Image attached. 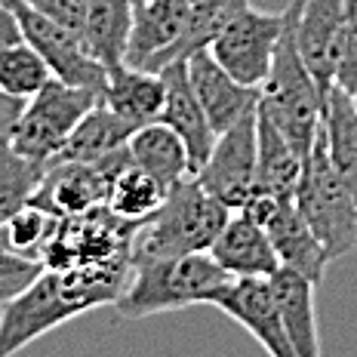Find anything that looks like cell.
I'll return each mask as SVG.
<instances>
[{
	"instance_id": "cell-3",
	"label": "cell",
	"mask_w": 357,
	"mask_h": 357,
	"mask_svg": "<svg viewBox=\"0 0 357 357\" xmlns=\"http://www.w3.org/2000/svg\"><path fill=\"white\" fill-rule=\"evenodd\" d=\"M284 34H280L278 53H274L271 71L259 86V111L287 136L296 154L305 160L321 132V114L326 102V89L314 80L305 59L296 47L293 16L284 10Z\"/></svg>"
},
{
	"instance_id": "cell-2",
	"label": "cell",
	"mask_w": 357,
	"mask_h": 357,
	"mask_svg": "<svg viewBox=\"0 0 357 357\" xmlns=\"http://www.w3.org/2000/svg\"><path fill=\"white\" fill-rule=\"evenodd\" d=\"M228 210L219 197H213L197 176H185L169 185L167 200L148 219L139 222L132 237V259H167L185 252H206L225 228Z\"/></svg>"
},
{
	"instance_id": "cell-25",
	"label": "cell",
	"mask_w": 357,
	"mask_h": 357,
	"mask_svg": "<svg viewBox=\"0 0 357 357\" xmlns=\"http://www.w3.org/2000/svg\"><path fill=\"white\" fill-rule=\"evenodd\" d=\"M136 132L126 117H121L117 111H111L105 102H99L96 108L86 111V117L74 126V132L68 136V142L62 145V151L53 160H84L96 163L105 154L117 151V148L130 145V136ZM50 160V163H53Z\"/></svg>"
},
{
	"instance_id": "cell-35",
	"label": "cell",
	"mask_w": 357,
	"mask_h": 357,
	"mask_svg": "<svg viewBox=\"0 0 357 357\" xmlns=\"http://www.w3.org/2000/svg\"><path fill=\"white\" fill-rule=\"evenodd\" d=\"M351 99H354V105H357V89H354V93H351Z\"/></svg>"
},
{
	"instance_id": "cell-1",
	"label": "cell",
	"mask_w": 357,
	"mask_h": 357,
	"mask_svg": "<svg viewBox=\"0 0 357 357\" xmlns=\"http://www.w3.org/2000/svg\"><path fill=\"white\" fill-rule=\"evenodd\" d=\"M228 280L231 274L210 256V250L167 259H132L130 284L114 308L123 321H142L163 311L210 305Z\"/></svg>"
},
{
	"instance_id": "cell-10",
	"label": "cell",
	"mask_w": 357,
	"mask_h": 357,
	"mask_svg": "<svg viewBox=\"0 0 357 357\" xmlns=\"http://www.w3.org/2000/svg\"><path fill=\"white\" fill-rule=\"evenodd\" d=\"M191 25L188 0H142L136 3L126 43V65L142 71H163L173 62L188 59L185 34Z\"/></svg>"
},
{
	"instance_id": "cell-29",
	"label": "cell",
	"mask_w": 357,
	"mask_h": 357,
	"mask_svg": "<svg viewBox=\"0 0 357 357\" xmlns=\"http://www.w3.org/2000/svg\"><path fill=\"white\" fill-rule=\"evenodd\" d=\"M50 77H53L50 65L43 62L40 53L28 40H22L10 50H0V89L3 93L31 99L34 93H40Z\"/></svg>"
},
{
	"instance_id": "cell-33",
	"label": "cell",
	"mask_w": 357,
	"mask_h": 357,
	"mask_svg": "<svg viewBox=\"0 0 357 357\" xmlns=\"http://www.w3.org/2000/svg\"><path fill=\"white\" fill-rule=\"evenodd\" d=\"M22 40H25V34H22L16 10L10 6V0H0V50H10Z\"/></svg>"
},
{
	"instance_id": "cell-8",
	"label": "cell",
	"mask_w": 357,
	"mask_h": 357,
	"mask_svg": "<svg viewBox=\"0 0 357 357\" xmlns=\"http://www.w3.org/2000/svg\"><path fill=\"white\" fill-rule=\"evenodd\" d=\"M139 222L121 219L108 204L59 219V228L43 250L47 268H74L89 262H105L117 256H132V237Z\"/></svg>"
},
{
	"instance_id": "cell-18",
	"label": "cell",
	"mask_w": 357,
	"mask_h": 357,
	"mask_svg": "<svg viewBox=\"0 0 357 357\" xmlns=\"http://www.w3.org/2000/svg\"><path fill=\"white\" fill-rule=\"evenodd\" d=\"M268 237H271L274 250H278V259L284 268H293V271L311 278L317 287L324 284L326 265L333 262L326 247L321 243V237L314 234V228L308 225V219L302 215V210L293 200H280V206L274 210V215L265 222Z\"/></svg>"
},
{
	"instance_id": "cell-14",
	"label": "cell",
	"mask_w": 357,
	"mask_h": 357,
	"mask_svg": "<svg viewBox=\"0 0 357 357\" xmlns=\"http://www.w3.org/2000/svg\"><path fill=\"white\" fill-rule=\"evenodd\" d=\"M185 65H188L191 86H195L200 105H204L215 132H225L228 126H234L247 114L259 111V96H262L259 86H247L237 77H231L213 59L210 50H195L185 59Z\"/></svg>"
},
{
	"instance_id": "cell-4",
	"label": "cell",
	"mask_w": 357,
	"mask_h": 357,
	"mask_svg": "<svg viewBox=\"0 0 357 357\" xmlns=\"http://www.w3.org/2000/svg\"><path fill=\"white\" fill-rule=\"evenodd\" d=\"M296 206L321 237V243L330 252V259H345L357 243V204L351 191L345 188L342 176L333 167L326 154L324 130L317 132L308 158L302 167L299 188H296Z\"/></svg>"
},
{
	"instance_id": "cell-6",
	"label": "cell",
	"mask_w": 357,
	"mask_h": 357,
	"mask_svg": "<svg viewBox=\"0 0 357 357\" xmlns=\"http://www.w3.org/2000/svg\"><path fill=\"white\" fill-rule=\"evenodd\" d=\"M0 308H3L0 311V357L16 354L34 339L47 336L50 330L74 321L77 314H86L84 305L65 287L62 271L56 268H43L19 296H13Z\"/></svg>"
},
{
	"instance_id": "cell-34",
	"label": "cell",
	"mask_w": 357,
	"mask_h": 357,
	"mask_svg": "<svg viewBox=\"0 0 357 357\" xmlns=\"http://www.w3.org/2000/svg\"><path fill=\"white\" fill-rule=\"evenodd\" d=\"M25 102L28 99H19V96L0 89V139H6L13 132V126H16L22 111H25Z\"/></svg>"
},
{
	"instance_id": "cell-20",
	"label": "cell",
	"mask_w": 357,
	"mask_h": 357,
	"mask_svg": "<svg viewBox=\"0 0 357 357\" xmlns=\"http://www.w3.org/2000/svg\"><path fill=\"white\" fill-rule=\"evenodd\" d=\"M163 99H167V84L163 74L158 71H142L132 65H117L108 71V84L102 93V102L117 111L121 117H126L132 126H145L160 121Z\"/></svg>"
},
{
	"instance_id": "cell-5",
	"label": "cell",
	"mask_w": 357,
	"mask_h": 357,
	"mask_svg": "<svg viewBox=\"0 0 357 357\" xmlns=\"http://www.w3.org/2000/svg\"><path fill=\"white\" fill-rule=\"evenodd\" d=\"M102 96L86 86H71L59 77H50L40 93H34L25 102V111L13 126L10 145L28 160H37L50 167V160L62 151L74 126L86 117L89 108H96Z\"/></svg>"
},
{
	"instance_id": "cell-24",
	"label": "cell",
	"mask_w": 357,
	"mask_h": 357,
	"mask_svg": "<svg viewBox=\"0 0 357 357\" xmlns=\"http://www.w3.org/2000/svg\"><path fill=\"white\" fill-rule=\"evenodd\" d=\"M130 158L136 167L148 169L154 178H160L163 185H176L178 178L191 176V158H188V148H185L182 136L167 126L163 121L145 123L139 126L136 132L130 136Z\"/></svg>"
},
{
	"instance_id": "cell-19",
	"label": "cell",
	"mask_w": 357,
	"mask_h": 357,
	"mask_svg": "<svg viewBox=\"0 0 357 357\" xmlns=\"http://www.w3.org/2000/svg\"><path fill=\"white\" fill-rule=\"evenodd\" d=\"M268 280H271L274 299H278V308H280V321H284L293 354L296 357H321V333H317V308H314L317 284L284 265Z\"/></svg>"
},
{
	"instance_id": "cell-23",
	"label": "cell",
	"mask_w": 357,
	"mask_h": 357,
	"mask_svg": "<svg viewBox=\"0 0 357 357\" xmlns=\"http://www.w3.org/2000/svg\"><path fill=\"white\" fill-rule=\"evenodd\" d=\"M132 13H136V0H89L80 37L108 71L123 65L126 59Z\"/></svg>"
},
{
	"instance_id": "cell-30",
	"label": "cell",
	"mask_w": 357,
	"mask_h": 357,
	"mask_svg": "<svg viewBox=\"0 0 357 357\" xmlns=\"http://www.w3.org/2000/svg\"><path fill=\"white\" fill-rule=\"evenodd\" d=\"M191 3V25L185 34V53H195V50H206L210 40L219 34V28L225 25V19L234 10H241L250 0H188Z\"/></svg>"
},
{
	"instance_id": "cell-21",
	"label": "cell",
	"mask_w": 357,
	"mask_h": 357,
	"mask_svg": "<svg viewBox=\"0 0 357 357\" xmlns=\"http://www.w3.org/2000/svg\"><path fill=\"white\" fill-rule=\"evenodd\" d=\"M302 167L305 160L287 142V136L259 111L256 114V191H265V195H274L280 200L296 197Z\"/></svg>"
},
{
	"instance_id": "cell-9",
	"label": "cell",
	"mask_w": 357,
	"mask_h": 357,
	"mask_svg": "<svg viewBox=\"0 0 357 357\" xmlns=\"http://www.w3.org/2000/svg\"><path fill=\"white\" fill-rule=\"evenodd\" d=\"M10 6L16 10L25 40L31 43L37 53H40L43 62L50 65L53 77L65 80V84H71V86L96 89L99 96L105 93L108 68L86 50L84 37L77 31H71V28L59 25V22H53L50 16H43V13H37L25 0H10Z\"/></svg>"
},
{
	"instance_id": "cell-27",
	"label": "cell",
	"mask_w": 357,
	"mask_h": 357,
	"mask_svg": "<svg viewBox=\"0 0 357 357\" xmlns=\"http://www.w3.org/2000/svg\"><path fill=\"white\" fill-rule=\"evenodd\" d=\"M43 173V163L28 160L10 145V139H0V225L31 200Z\"/></svg>"
},
{
	"instance_id": "cell-26",
	"label": "cell",
	"mask_w": 357,
	"mask_h": 357,
	"mask_svg": "<svg viewBox=\"0 0 357 357\" xmlns=\"http://www.w3.org/2000/svg\"><path fill=\"white\" fill-rule=\"evenodd\" d=\"M167 191L169 188L160 178H154L148 169L130 163V167L111 182L108 206L126 222H142L167 200Z\"/></svg>"
},
{
	"instance_id": "cell-31",
	"label": "cell",
	"mask_w": 357,
	"mask_h": 357,
	"mask_svg": "<svg viewBox=\"0 0 357 357\" xmlns=\"http://www.w3.org/2000/svg\"><path fill=\"white\" fill-rule=\"evenodd\" d=\"M43 268L47 265H43L40 259L22 256V252L13 250L10 243L3 241V234H0V305H6L13 296H19Z\"/></svg>"
},
{
	"instance_id": "cell-15",
	"label": "cell",
	"mask_w": 357,
	"mask_h": 357,
	"mask_svg": "<svg viewBox=\"0 0 357 357\" xmlns=\"http://www.w3.org/2000/svg\"><path fill=\"white\" fill-rule=\"evenodd\" d=\"M111 182L99 163L84 160H53L31 195V204L50 210L59 219L108 204Z\"/></svg>"
},
{
	"instance_id": "cell-7",
	"label": "cell",
	"mask_w": 357,
	"mask_h": 357,
	"mask_svg": "<svg viewBox=\"0 0 357 357\" xmlns=\"http://www.w3.org/2000/svg\"><path fill=\"white\" fill-rule=\"evenodd\" d=\"M284 10L268 13L243 3L225 19L219 34L210 40V53L231 77L247 86H262L271 71L274 53H278L280 34H284Z\"/></svg>"
},
{
	"instance_id": "cell-36",
	"label": "cell",
	"mask_w": 357,
	"mask_h": 357,
	"mask_svg": "<svg viewBox=\"0 0 357 357\" xmlns=\"http://www.w3.org/2000/svg\"><path fill=\"white\" fill-rule=\"evenodd\" d=\"M136 3H142V0H136Z\"/></svg>"
},
{
	"instance_id": "cell-22",
	"label": "cell",
	"mask_w": 357,
	"mask_h": 357,
	"mask_svg": "<svg viewBox=\"0 0 357 357\" xmlns=\"http://www.w3.org/2000/svg\"><path fill=\"white\" fill-rule=\"evenodd\" d=\"M321 130L326 139V154L357 204V105L351 93L336 84L326 89Z\"/></svg>"
},
{
	"instance_id": "cell-32",
	"label": "cell",
	"mask_w": 357,
	"mask_h": 357,
	"mask_svg": "<svg viewBox=\"0 0 357 357\" xmlns=\"http://www.w3.org/2000/svg\"><path fill=\"white\" fill-rule=\"evenodd\" d=\"M25 3H31L37 13H43V16H50L53 22L71 28L77 34L84 28V19L89 10V0H25Z\"/></svg>"
},
{
	"instance_id": "cell-16",
	"label": "cell",
	"mask_w": 357,
	"mask_h": 357,
	"mask_svg": "<svg viewBox=\"0 0 357 357\" xmlns=\"http://www.w3.org/2000/svg\"><path fill=\"white\" fill-rule=\"evenodd\" d=\"M160 74H163V84H167V99H163L160 121L167 126H173L178 136H182L185 148H188V158H191V173H197L204 167V160L210 158L219 132L213 130L210 117H206L195 86H191L185 59L182 62H173Z\"/></svg>"
},
{
	"instance_id": "cell-28",
	"label": "cell",
	"mask_w": 357,
	"mask_h": 357,
	"mask_svg": "<svg viewBox=\"0 0 357 357\" xmlns=\"http://www.w3.org/2000/svg\"><path fill=\"white\" fill-rule=\"evenodd\" d=\"M56 228H59V215H53L50 210H43V206L28 200L22 210H16L0 225V234H3V241L16 252L43 262V250L50 247Z\"/></svg>"
},
{
	"instance_id": "cell-12",
	"label": "cell",
	"mask_w": 357,
	"mask_h": 357,
	"mask_svg": "<svg viewBox=\"0 0 357 357\" xmlns=\"http://www.w3.org/2000/svg\"><path fill=\"white\" fill-rule=\"evenodd\" d=\"M357 0H289L296 47L324 89L333 86L336 59L342 50V34L348 25V13Z\"/></svg>"
},
{
	"instance_id": "cell-13",
	"label": "cell",
	"mask_w": 357,
	"mask_h": 357,
	"mask_svg": "<svg viewBox=\"0 0 357 357\" xmlns=\"http://www.w3.org/2000/svg\"><path fill=\"white\" fill-rule=\"evenodd\" d=\"M210 305L241 324L271 357H296L268 278H231Z\"/></svg>"
},
{
	"instance_id": "cell-11",
	"label": "cell",
	"mask_w": 357,
	"mask_h": 357,
	"mask_svg": "<svg viewBox=\"0 0 357 357\" xmlns=\"http://www.w3.org/2000/svg\"><path fill=\"white\" fill-rule=\"evenodd\" d=\"M256 114H247L219 132L210 158L195 173L197 182L228 210H241L256 191Z\"/></svg>"
},
{
	"instance_id": "cell-17",
	"label": "cell",
	"mask_w": 357,
	"mask_h": 357,
	"mask_svg": "<svg viewBox=\"0 0 357 357\" xmlns=\"http://www.w3.org/2000/svg\"><path fill=\"white\" fill-rule=\"evenodd\" d=\"M210 256L231 278H271L280 268L278 250L268 237V228L241 210L228 215L225 228L213 241Z\"/></svg>"
}]
</instances>
